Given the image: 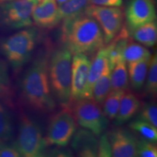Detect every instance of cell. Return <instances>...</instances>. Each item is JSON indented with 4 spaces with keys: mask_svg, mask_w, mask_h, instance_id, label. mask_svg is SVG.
<instances>
[{
    "mask_svg": "<svg viewBox=\"0 0 157 157\" xmlns=\"http://www.w3.org/2000/svg\"><path fill=\"white\" fill-rule=\"evenodd\" d=\"M49 60L45 55L35 59L25 72L21 84V95L29 106L50 112L56 107L49 80Z\"/></svg>",
    "mask_w": 157,
    "mask_h": 157,
    "instance_id": "6da1fadb",
    "label": "cell"
},
{
    "mask_svg": "<svg viewBox=\"0 0 157 157\" xmlns=\"http://www.w3.org/2000/svg\"><path fill=\"white\" fill-rule=\"evenodd\" d=\"M65 46L72 54L91 55L105 44L103 31L98 23L85 13L65 19L63 25Z\"/></svg>",
    "mask_w": 157,
    "mask_h": 157,
    "instance_id": "7a4b0ae2",
    "label": "cell"
},
{
    "mask_svg": "<svg viewBox=\"0 0 157 157\" xmlns=\"http://www.w3.org/2000/svg\"><path fill=\"white\" fill-rule=\"evenodd\" d=\"M72 53L66 46L57 49L49 61V80L52 95L63 106L71 102Z\"/></svg>",
    "mask_w": 157,
    "mask_h": 157,
    "instance_id": "3957f363",
    "label": "cell"
},
{
    "mask_svg": "<svg viewBox=\"0 0 157 157\" xmlns=\"http://www.w3.org/2000/svg\"><path fill=\"white\" fill-rule=\"evenodd\" d=\"M35 28L23 29L2 42L0 50L15 70H18L30 60L38 42Z\"/></svg>",
    "mask_w": 157,
    "mask_h": 157,
    "instance_id": "277c9868",
    "label": "cell"
},
{
    "mask_svg": "<svg viewBox=\"0 0 157 157\" xmlns=\"http://www.w3.org/2000/svg\"><path fill=\"white\" fill-rule=\"evenodd\" d=\"M48 145L39 124L27 116H23L20 121L17 139L13 145L21 156H44Z\"/></svg>",
    "mask_w": 157,
    "mask_h": 157,
    "instance_id": "5b68a950",
    "label": "cell"
},
{
    "mask_svg": "<svg viewBox=\"0 0 157 157\" xmlns=\"http://www.w3.org/2000/svg\"><path fill=\"white\" fill-rule=\"evenodd\" d=\"M73 111L76 122L96 136L101 135L106 129L109 120L102 111L101 105L92 98L76 101Z\"/></svg>",
    "mask_w": 157,
    "mask_h": 157,
    "instance_id": "8992f818",
    "label": "cell"
},
{
    "mask_svg": "<svg viewBox=\"0 0 157 157\" xmlns=\"http://www.w3.org/2000/svg\"><path fill=\"white\" fill-rule=\"evenodd\" d=\"M38 0H13L0 5V25L20 29L32 25V12Z\"/></svg>",
    "mask_w": 157,
    "mask_h": 157,
    "instance_id": "52a82bcc",
    "label": "cell"
},
{
    "mask_svg": "<svg viewBox=\"0 0 157 157\" xmlns=\"http://www.w3.org/2000/svg\"><path fill=\"white\" fill-rule=\"evenodd\" d=\"M84 13L93 17L100 25L103 34L104 42L106 44L117 36L124 25V15L119 7L90 5Z\"/></svg>",
    "mask_w": 157,
    "mask_h": 157,
    "instance_id": "ba28073f",
    "label": "cell"
},
{
    "mask_svg": "<svg viewBox=\"0 0 157 157\" xmlns=\"http://www.w3.org/2000/svg\"><path fill=\"white\" fill-rule=\"evenodd\" d=\"M76 130L75 117L67 107L57 113L51 119L45 139L48 144L65 147L71 140Z\"/></svg>",
    "mask_w": 157,
    "mask_h": 157,
    "instance_id": "9c48e42d",
    "label": "cell"
},
{
    "mask_svg": "<svg viewBox=\"0 0 157 157\" xmlns=\"http://www.w3.org/2000/svg\"><path fill=\"white\" fill-rule=\"evenodd\" d=\"M125 16L129 33L137 27L156 21L154 0H130L126 7Z\"/></svg>",
    "mask_w": 157,
    "mask_h": 157,
    "instance_id": "30bf717a",
    "label": "cell"
},
{
    "mask_svg": "<svg viewBox=\"0 0 157 157\" xmlns=\"http://www.w3.org/2000/svg\"><path fill=\"white\" fill-rule=\"evenodd\" d=\"M90 60L87 55L74 54L71 62V101H77L84 98Z\"/></svg>",
    "mask_w": 157,
    "mask_h": 157,
    "instance_id": "8fae6325",
    "label": "cell"
},
{
    "mask_svg": "<svg viewBox=\"0 0 157 157\" xmlns=\"http://www.w3.org/2000/svg\"><path fill=\"white\" fill-rule=\"evenodd\" d=\"M112 156H137V140L130 131L124 128L113 129L109 133Z\"/></svg>",
    "mask_w": 157,
    "mask_h": 157,
    "instance_id": "7c38bea8",
    "label": "cell"
},
{
    "mask_svg": "<svg viewBox=\"0 0 157 157\" xmlns=\"http://www.w3.org/2000/svg\"><path fill=\"white\" fill-rule=\"evenodd\" d=\"M32 12V21L42 29H52L61 21L56 0H41Z\"/></svg>",
    "mask_w": 157,
    "mask_h": 157,
    "instance_id": "4fadbf2b",
    "label": "cell"
},
{
    "mask_svg": "<svg viewBox=\"0 0 157 157\" xmlns=\"http://www.w3.org/2000/svg\"><path fill=\"white\" fill-rule=\"evenodd\" d=\"M71 147L78 156L82 157L98 156L99 140L97 136L87 129L76 130L71 138Z\"/></svg>",
    "mask_w": 157,
    "mask_h": 157,
    "instance_id": "5bb4252c",
    "label": "cell"
},
{
    "mask_svg": "<svg viewBox=\"0 0 157 157\" xmlns=\"http://www.w3.org/2000/svg\"><path fill=\"white\" fill-rule=\"evenodd\" d=\"M109 65V50L107 47L106 48L103 47L96 52V55L93 60L90 61L89 74H88L84 98H92L94 84Z\"/></svg>",
    "mask_w": 157,
    "mask_h": 157,
    "instance_id": "9a60e30c",
    "label": "cell"
},
{
    "mask_svg": "<svg viewBox=\"0 0 157 157\" xmlns=\"http://www.w3.org/2000/svg\"><path fill=\"white\" fill-rule=\"evenodd\" d=\"M140 108V101L135 94L126 91L121 98L119 111L114 119L116 125H121L127 122L136 114Z\"/></svg>",
    "mask_w": 157,
    "mask_h": 157,
    "instance_id": "2e32d148",
    "label": "cell"
},
{
    "mask_svg": "<svg viewBox=\"0 0 157 157\" xmlns=\"http://www.w3.org/2000/svg\"><path fill=\"white\" fill-rule=\"evenodd\" d=\"M150 58L128 63L127 72L131 86L135 90H140L144 86L148 73Z\"/></svg>",
    "mask_w": 157,
    "mask_h": 157,
    "instance_id": "e0dca14e",
    "label": "cell"
},
{
    "mask_svg": "<svg viewBox=\"0 0 157 157\" xmlns=\"http://www.w3.org/2000/svg\"><path fill=\"white\" fill-rule=\"evenodd\" d=\"M131 34L132 38L136 42L147 48H152L156 44L157 41V25L156 21L137 27L131 32Z\"/></svg>",
    "mask_w": 157,
    "mask_h": 157,
    "instance_id": "ac0fdd59",
    "label": "cell"
},
{
    "mask_svg": "<svg viewBox=\"0 0 157 157\" xmlns=\"http://www.w3.org/2000/svg\"><path fill=\"white\" fill-rule=\"evenodd\" d=\"M111 90L126 91L129 87V77L126 62L121 59L114 65L111 73Z\"/></svg>",
    "mask_w": 157,
    "mask_h": 157,
    "instance_id": "d6986e66",
    "label": "cell"
},
{
    "mask_svg": "<svg viewBox=\"0 0 157 157\" xmlns=\"http://www.w3.org/2000/svg\"><path fill=\"white\" fill-rule=\"evenodd\" d=\"M111 68L109 65L93 86L92 98L101 105L105 97L111 90Z\"/></svg>",
    "mask_w": 157,
    "mask_h": 157,
    "instance_id": "ffe728a7",
    "label": "cell"
},
{
    "mask_svg": "<svg viewBox=\"0 0 157 157\" xmlns=\"http://www.w3.org/2000/svg\"><path fill=\"white\" fill-rule=\"evenodd\" d=\"M90 5V0H68L58 5V12L60 18L69 19L84 13Z\"/></svg>",
    "mask_w": 157,
    "mask_h": 157,
    "instance_id": "44dd1931",
    "label": "cell"
},
{
    "mask_svg": "<svg viewBox=\"0 0 157 157\" xmlns=\"http://www.w3.org/2000/svg\"><path fill=\"white\" fill-rule=\"evenodd\" d=\"M121 56L125 62L132 63L150 58L151 52L143 44L129 41L124 48Z\"/></svg>",
    "mask_w": 157,
    "mask_h": 157,
    "instance_id": "7402d4cb",
    "label": "cell"
},
{
    "mask_svg": "<svg viewBox=\"0 0 157 157\" xmlns=\"http://www.w3.org/2000/svg\"><path fill=\"white\" fill-rule=\"evenodd\" d=\"M125 91L111 90L103 101V113L109 120H113L119 111L121 98Z\"/></svg>",
    "mask_w": 157,
    "mask_h": 157,
    "instance_id": "603a6c76",
    "label": "cell"
},
{
    "mask_svg": "<svg viewBox=\"0 0 157 157\" xmlns=\"http://www.w3.org/2000/svg\"><path fill=\"white\" fill-rule=\"evenodd\" d=\"M129 127L138 133L143 138L154 143H156L157 127L153 126L150 123L138 118L129 124Z\"/></svg>",
    "mask_w": 157,
    "mask_h": 157,
    "instance_id": "cb8c5ba5",
    "label": "cell"
},
{
    "mask_svg": "<svg viewBox=\"0 0 157 157\" xmlns=\"http://www.w3.org/2000/svg\"><path fill=\"white\" fill-rule=\"evenodd\" d=\"M13 134L12 119L7 109L0 103V143L11 140Z\"/></svg>",
    "mask_w": 157,
    "mask_h": 157,
    "instance_id": "d4e9b609",
    "label": "cell"
},
{
    "mask_svg": "<svg viewBox=\"0 0 157 157\" xmlns=\"http://www.w3.org/2000/svg\"><path fill=\"white\" fill-rule=\"evenodd\" d=\"M145 92L147 95L155 97L157 93V56L156 54L150 59L148 73H147Z\"/></svg>",
    "mask_w": 157,
    "mask_h": 157,
    "instance_id": "484cf974",
    "label": "cell"
},
{
    "mask_svg": "<svg viewBox=\"0 0 157 157\" xmlns=\"http://www.w3.org/2000/svg\"><path fill=\"white\" fill-rule=\"evenodd\" d=\"M139 118L157 127V106L155 102L146 103L141 109Z\"/></svg>",
    "mask_w": 157,
    "mask_h": 157,
    "instance_id": "4316f807",
    "label": "cell"
},
{
    "mask_svg": "<svg viewBox=\"0 0 157 157\" xmlns=\"http://www.w3.org/2000/svg\"><path fill=\"white\" fill-rule=\"evenodd\" d=\"M137 156L140 157H156L157 148L154 143L143 138L137 140Z\"/></svg>",
    "mask_w": 157,
    "mask_h": 157,
    "instance_id": "83f0119b",
    "label": "cell"
},
{
    "mask_svg": "<svg viewBox=\"0 0 157 157\" xmlns=\"http://www.w3.org/2000/svg\"><path fill=\"white\" fill-rule=\"evenodd\" d=\"M98 156H112L111 145L106 135H101L98 144Z\"/></svg>",
    "mask_w": 157,
    "mask_h": 157,
    "instance_id": "f1b7e54d",
    "label": "cell"
},
{
    "mask_svg": "<svg viewBox=\"0 0 157 157\" xmlns=\"http://www.w3.org/2000/svg\"><path fill=\"white\" fill-rule=\"evenodd\" d=\"M20 153L13 146L0 145V157H19Z\"/></svg>",
    "mask_w": 157,
    "mask_h": 157,
    "instance_id": "f546056e",
    "label": "cell"
},
{
    "mask_svg": "<svg viewBox=\"0 0 157 157\" xmlns=\"http://www.w3.org/2000/svg\"><path fill=\"white\" fill-rule=\"evenodd\" d=\"M8 75H7V68L5 65L0 62V95L3 93L7 87Z\"/></svg>",
    "mask_w": 157,
    "mask_h": 157,
    "instance_id": "4dcf8cb0",
    "label": "cell"
},
{
    "mask_svg": "<svg viewBox=\"0 0 157 157\" xmlns=\"http://www.w3.org/2000/svg\"><path fill=\"white\" fill-rule=\"evenodd\" d=\"M122 0H90V4L105 7H121Z\"/></svg>",
    "mask_w": 157,
    "mask_h": 157,
    "instance_id": "1f68e13d",
    "label": "cell"
},
{
    "mask_svg": "<svg viewBox=\"0 0 157 157\" xmlns=\"http://www.w3.org/2000/svg\"><path fill=\"white\" fill-rule=\"evenodd\" d=\"M56 2L58 3V5H60V4L63 3V2H65L68 1V0H56Z\"/></svg>",
    "mask_w": 157,
    "mask_h": 157,
    "instance_id": "d6a6232c",
    "label": "cell"
},
{
    "mask_svg": "<svg viewBox=\"0 0 157 157\" xmlns=\"http://www.w3.org/2000/svg\"><path fill=\"white\" fill-rule=\"evenodd\" d=\"M10 1H13V0H0V5L2 3L7 2H10Z\"/></svg>",
    "mask_w": 157,
    "mask_h": 157,
    "instance_id": "836d02e7",
    "label": "cell"
},
{
    "mask_svg": "<svg viewBox=\"0 0 157 157\" xmlns=\"http://www.w3.org/2000/svg\"><path fill=\"white\" fill-rule=\"evenodd\" d=\"M38 1H39H39H41V0H38Z\"/></svg>",
    "mask_w": 157,
    "mask_h": 157,
    "instance_id": "e575fe53",
    "label": "cell"
},
{
    "mask_svg": "<svg viewBox=\"0 0 157 157\" xmlns=\"http://www.w3.org/2000/svg\"><path fill=\"white\" fill-rule=\"evenodd\" d=\"M0 145H1V143H0Z\"/></svg>",
    "mask_w": 157,
    "mask_h": 157,
    "instance_id": "d590c367",
    "label": "cell"
}]
</instances>
